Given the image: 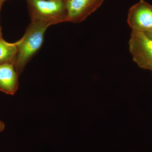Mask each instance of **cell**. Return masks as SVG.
Here are the masks:
<instances>
[{
  "label": "cell",
  "mask_w": 152,
  "mask_h": 152,
  "mask_svg": "<svg viewBox=\"0 0 152 152\" xmlns=\"http://www.w3.org/2000/svg\"><path fill=\"white\" fill-rule=\"evenodd\" d=\"M49 26L43 23L31 22L23 37L16 42L17 53L14 66L19 76L40 49L45 33Z\"/></svg>",
  "instance_id": "6da1fadb"
},
{
  "label": "cell",
  "mask_w": 152,
  "mask_h": 152,
  "mask_svg": "<svg viewBox=\"0 0 152 152\" xmlns=\"http://www.w3.org/2000/svg\"><path fill=\"white\" fill-rule=\"evenodd\" d=\"M31 22L51 26L68 22L65 0H26Z\"/></svg>",
  "instance_id": "7a4b0ae2"
},
{
  "label": "cell",
  "mask_w": 152,
  "mask_h": 152,
  "mask_svg": "<svg viewBox=\"0 0 152 152\" xmlns=\"http://www.w3.org/2000/svg\"><path fill=\"white\" fill-rule=\"evenodd\" d=\"M129 50L133 61L139 67L152 70V39L144 33L132 31Z\"/></svg>",
  "instance_id": "3957f363"
},
{
  "label": "cell",
  "mask_w": 152,
  "mask_h": 152,
  "mask_svg": "<svg viewBox=\"0 0 152 152\" xmlns=\"http://www.w3.org/2000/svg\"><path fill=\"white\" fill-rule=\"evenodd\" d=\"M127 22L132 31L152 32V5L140 0L129 10Z\"/></svg>",
  "instance_id": "277c9868"
},
{
  "label": "cell",
  "mask_w": 152,
  "mask_h": 152,
  "mask_svg": "<svg viewBox=\"0 0 152 152\" xmlns=\"http://www.w3.org/2000/svg\"><path fill=\"white\" fill-rule=\"evenodd\" d=\"M103 2L104 0H66L68 22L76 23L83 21Z\"/></svg>",
  "instance_id": "5b68a950"
},
{
  "label": "cell",
  "mask_w": 152,
  "mask_h": 152,
  "mask_svg": "<svg viewBox=\"0 0 152 152\" xmlns=\"http://www.w3.org/2000/svg\"><path fill=\"white\" fill-rule=\"evenodd\" d=\"M19 75L14 64L0 65V91L13 95L19 86Z\"/></svg>",
  "instance_id": "8992f818"
},
{
  "label": "cell",
  "mask_w": 152,
  "mask_h": 152,
  "mask_svg": "<svg viewBox=\"0 0 152 152\" xmlns=\"http://www.w3.org/2000/svg\"><path fill=\"white\" fill-rule=\"evenodd\" d=\"M17 48L16 42H8L0 38V65L15 64L16 58Z\"/></svg>",
  "instance_id": "52a82bcc"
},
{
  "label": "cell",
  "mask_w": 152,
  "mask_h": 152,
  "mask_svg": "<svg viewBox=\"0 0 152 152\" xmlns=\"http://www.w3.org/2000/svg\"><path fill=\"white\" fill-rule=\"evenodd\" d=\"M7 0H0V12H1V9L2 6L3 4ZM2 37V33L1 27V25H0V38Z\"/></svg>",
  "instance_id": "ba28073f"
},
{
  "label": "cell",
  "mask_w": 152,
  "mask_h": 152,
  "mask_svg": "<svg viewBox=\"0 0 152 152\" xmlns=\"http://www.w3.org/2000/svg\"><path fill=\"white\" fill-rule=\"evenodd\" d=\"M5 125L1 121H0V132H2L4 130Z\"/></svg>",
  "instance_id": "9c48e42d"
},
{
  "label": "cell",
  "mask_w": 152,
  "mask_h": 152,
  "mask_svg": "<svg viewBox=\"0 0 152 152\" xmlns=\"http://www.w3.org/2000/svg\"><path fill=\"white\" fill-rule=\"evenodd\" d=\"M148 37L152 39V32L145 33Z\"/></svg>",
  "instance_id": "30bf717a"
},
{
  "label": "cell",
  "mask_w": 152,
  "mask_h": 152,
  "mask_svg": "<svg viewBox=\"0 0 152 152\" xmlns=\"http://www.w3.org/2000/svg\"><path fill=\"white\" fill-rule=\"evenodd\" d=\"M151 72H152V70H151Z\"/></svg>",
  "instance_id": "8fae6325"
},
{
  "label": "cell",
  "mask_w": 152,
  "mask_h": 152,
  "mask_svg": "<svg viewBox=\"0 0 152 152\" xmlns=\"http://www.w3.org/2000/svg\"><path fill=\"white\" fill-rule=\"evenodd\" d=\"M65 1H66V0H65Z\"/></svg>",
  "instance_id": "7c38bea8"
}]
</instances>
